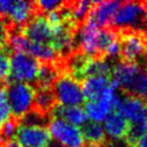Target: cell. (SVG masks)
<instances>
[{
	"mask_svg": "<svg viewBox=\"0 0 147 147\" xmlns=\"http://www.w3.org/2000/svg\"><path fill=\"white\" fill-rule=\"evenodd\" d=\"M127 95L137 96L147 101V69L146 68H142V70L136 78L131 87V91Z\"/></svg>",
	"mask_w": 147,
	"mask_h": 147,
	"instance_id": "ffe728a7",
	"label": "cell"
},
{
	"mask_svg": "<svg viewBox=\"0 0 147 147\" xmlns=\"http://www.w3.org/2000/svg\"><path fill=\"white\" fill-rule=\"evenodd\" d=\"M15 139L21 147H48L52 138L45 126L20 125Z\"/></svg>",
	"mask_w": 147,
	"mask_h": 147,
	"instance_id": "ba28073f",
	"label": "cell"
},
{
	"mask_svg": "<svg viewBox=\"0 0 147 147\" xmlns=\"http://www.w3.org/2000/svg\"><path fill=\"white\" fill-rule=\"evenodd\" d=\"M5 85L11 116L21 121L32 108L34 87L23 82H7Z\"/></svg>",
	"mask_w": 147,
	"mask_h": 147,
	"instance_id": "3957f363",
	"label": "cell"
},
{
	"mask_svg": "<svg viewBox=\"0 0 147 147\" xmlns=\"http://www.w3.org/2000/svg\"><path fill=\"white\" fill-rule=\"evenodd\" d=\"M63 1L57 0H41V1H34L36 10L38 15H47L48 13L57 9Z\"/></svg>",
	"mask_w": 147,
	"mask_h": 147,
	"instance_id": "603a6c76",
	"label": "cell"
},
{
	"mask_svg": "<svg viewBox=\"0 0 147 147\" xmlns=\"http://www.w3.org/2000/svg\"><path fill=\"white\" fill-rule=\"evenodd\" d=\"M7 48L0 49V80L6 83L10 75V59Z\"/></svg>",
	"mask_w": 147,
	"mask_h": 147,
	"instance_id": "7402d4cb",
	"label": "cell"
},
{
	"mask_svg": "<svg viewBox=\"0 0 147 147\" xmlns=\"http://www.w3.org/2000/svg\"><path fill=\"white\" fill-rule=\"evenodd\" d=\"M142 70V67L138 63H131V62H124L118 60L115 65H113V72H111V79L118 85V88L125 93L129 94L131 91V87Z\"/></svg>",
	"mask_w": 147,
	"mask_h": 147,
	"instance_id": "9c48e42d",
	"label": "cell"
},
{
	"mask_svg": "<svg viewBox=\"0 0 147 147\" xmlns=\"http://www.w3.org/2000/svg\"><path fill=\"white\" fill-rule=\"evenodd\" d=\"M22 31L26 39L36 44H48L52 45L54 33L45 15H37L29 21Z\"/></svg>",
	"mask_w": 147,
	"mask_h": 147,
	"instance_id": "52a82bcc",
	"label": "cell"
},
{
	"mask_svg": "<svg viewBox=\"0 0 147 147\" xmlns=\"http://www.w3.org/2000/svg\"><path fill=\"white\" fill-rule=\"evenodd\" d=\"M57 105L59 103L56 101L53 88L34 87V96H33L31 110L45 117L52 118V113Z\"/></svg>",
	"mask_w": 147,
	"mask_h": 147,
	"instance_id": "8fae6325",
	"label": "cell"
},
{
	"mask_svg": "<svg viewBox=\"0 0 147 147\" xmlns=\"http://www.w3.org/2000/svg\"><path fill=\"white\" fill-rule=\"evenodd\" d=\"M83 147H110V145L107 141V144H105V145H85Z\"/></svg>",
	"mask_w": 147,
	"mask_h": 147,
	"instance_id": "4316f807",
	"label": "cell"
},
{
	"mask_svg": "<svg viewBox=\"0 0 147 147\" xmlns=\"http://www.w3.org/2000/svg\"><path fill=\"white\" fill-rule=\"evenodd\" d=\"M2 86H5V83H3V82H1V80H0V88H1V87H2Z\"/></svg>",
	"mask_w": 147,
	"mask_h": 147,
	"instance_id": "f1b7e54d",
	"label": "cell"
},
{
	"mask_svg": "<svg viewBox=\"0 0 147 147\" xmlns=\"http://www.w3.org/2000/svg\"><path fill=\"white\" fill-rule=\"evenodd\" d=\"M80 85L84 98L87 101H96L110 87L111 77H105V76L86 77L80 83Z\"/></svg>",
	"mask_w": 147,
	"mask_h": 147,
	"instance_id": "7c38bea8",
	"label": "cell"
},
{
	"mask_svg": "<svg viewBox=\"0 0 147 147\" xmlns=\"http://www.w3.org/2000/svg\"><path fill=\"white\" fill-rule=\"evenodd\" d=\"M147 133V121L140 122H131L129 124L127 132L124 137L125 144L129 146H137L139 140Z\"/></svg>",
	"mask_w": 147,
	"mask_h": 147,
	"instance_id": "d6986e66",
	"label": "cell"
},
{
	"mask_svg": "<svg viewBox=\"0 0 147 147\" xmlns=\"http://www.w3.org/2000/svg\"><path fill=\"white\" fill-rule=\"evenodd\" d=\"M126 147H138V146H129V145H126Z\"/></svg>",
	"mask_w": 147,
	"mask_h": 147,
	"instance_id": "f546056e",
	"label": "cell"
},
{
	"mask_svg": "<svg viewBox=\"0 0 147 147\" xmlns=\"http://www.w3.org/2000/svg\"><path fill=\"white\" fill-rule=\"evenodd\" d=\"M11 117V110L7 98L6 85L0 88V127Z\"/></svg>",
	"mask_w": 147,
	"mask_h": 147,
	"instance_id": "44dd1931",
	"label": "cell"
},
{
	"mask_svg": "<svg viewBox=\"0 0 147 147\" xmlns=\"http://www.w3.org/2000/svg\"><path fill=\"white\" fill-rule=\"evenodd\" d=\"M145 106H146L145 100L123 93L122 102L117 111L121 113L127 121L140 122L145 119Z\"/></svg>",
	"mask_w": 147,
	"mask_h": 147,
	"instance_id": "4fadbf2b",
	"label": "cell"
},
{
	"mask_svg": "<svg viewBox=\"0 0 147 147\" xmlns=\"http://www.w3.org/2000/svg\"><path fill=\"white\" fill-rule=\"evenodd\" d=\"M93 3L94 1H90V0L71 1V9H70L71 21L77 28L82 26L87 21Z\"/></svg>",
	"mask_w": 147,
	"mask_h": 147,
	"instance_id": "ac0fdd59",
	"label": "cell"
},
{
	"mask_svg": "<svg viewBox=\"0 0 147 147\" xmlns=\"http://www.w3.org/2000/svg\"><path fill=\"white\" fill-rule=\"evenodd\" d=\"M7 23H8V18L0 16V49L6 48L7 46V36H8Z\"/></svg>",
	"mask_w": 147,
	"mask_h": 147,
	"instance_id": "cb8c5ba5",
	"label": "cell"
},
{
	"mask_svg": "<svg viewBox=\"0 0 147 147\" xmlns=\"http://www.w3.org/2000/svg\"><path fill=\"white\" fill-rule=\"evenodd\" d=\"M38 14L36 10L34 1L17 0V1H13V6L9 10L7 18L15 25L23 28L29 21H31Z\"/></svg>",
	"mask_w": 147,
	"mask_h": 147,
	"instance_id": "5bb4252c",
	"label": "cell"
},
{
	"mask_svg": "<svg viewBox=\"0 0 147 147\" xmlns=\"http://www.w3.org/2000/svg\"><path fill=\"white\" fill-rule=\"evenodd\" d=\"M137 145H138V147H147V133L139 140V142Z\"/></svg>",
	"mask_w": 147,
	"mask_h": 147,
	"instance_id": "484cf974",
	"label": "cell"
},
{
	"mask_svg": "<svg viewBox=\"0 0 147 147\" xmlns=\"http://www.w3.org/2000/svg\"><path fill=\"white\" fill-rule=\"evenodd\" d=\"M0 147H21V146L17 144V141H15V140H10V141H7V142L1 144Z\"/></svg>",
	"mask_w": 147,
	"mask_h": 147,
	"instance_id": "d4e9b609",
	"label": "cell"
},
{
	"mask_svg": "<svg viewBox=\"0 0 147 147\" xmlns=\"http://www.w3.org/2000/svg\"><path fill=\"white\" fill-rule=\"evenodd\" d=\"M122 1H94L87 21L95 24L99 29L109 28Z\"/></svg>",
	"mask_w": 147,
	"mask_h": 147,
	"instance_id": "30bf717a",
	"label": "cell"
},
{
	"mask_svg": "<svg viewBox=\"0 0 147 147\" xmlns=\"http://www.w3.org/2000/svg\"><path fill=\"white\" fill-rule=\"evenodd\" d=\"M80 132L86 145H105L108 141L107 133L100 123L88 121L82 125Z\"/></svg>",
	"mask_w": 147,
	"mask_h": 147,
	"instance_id": "e0dca14e",
	"label": "cell"
},
{
	"mask_svg": "<svg viewBox=\"0 0 147 147\" xmlns=\"http://www.w3.org/2000/svg\"><path fill=\"white\" fill-rule=\"evenodd\" d=\"M129 121L118 111H110L105 119L103 129L111 140L123 139L129 129Z\"/></svg>",
	"mask_w": 147,
	"mask_h": 147,
	"instance_id": "9a60e30c",
	"label": "cell"
},
{
	"mask_svg": "<svg viewBox=\"0 0 147 147\" xmlns=\"http://www.w3.org/2000/svg\"><path fill=\"white\" fill-rule=\"evenodd\" d=\"M38 70L39 61L32 55L24 52L13 53L10 57V75L7 82H23L33 85Z\"/></svg>",
	"mask_w": 147,
	"mask_h": 147,
	"instance_id": "277c9868",
	"label": "cell"
},
{
	"mask_svg": "<svg viewBox=\"0 0 147 147\" xmlns=\"http://www.w3.org/2000/svg\"><path fill=\"white\" fill-rule=\"evenodd\" d=\"M119 42V60L138 63L147 57V32L125 31L117 33Z\"/></svg>",
	"mask_w": 147,
	"mask_h": 147,
	"instance_id": "7a4b0ae2",
	"label": "cell"
},
{
	"mask_svg": "<svg viewBox=\"0 0 147 147\" xmlns=\"http://www.w3.org/2000/svg\"><path fill=\"white\" fill-rule=\"evenodd\" d=\"M52 118L62 119L71 125L78 126L87 122V115L82 107H64L57 105L52 113Z\"/></svg>",
	"mask_w": 147,
	"mask_h": 147,
	"instance_id": "2e32d148",
	"label": "cell"
},
{
	"mask_svg": "<svg viewBox=\"0 0 147 147\" xmlns=\"http://www.w3.org/2000/svg\"><path fill=\"white\" fill-rule=\"evenodd\" d=\"M145 119L147 121V102H146V106H145Z\"/></svg>",
	"mask_w": 147,
	"mask_h": 147,
	"instance_id": "83f0119b",
	"label": "cell"
},
{
	"mask_svg": "<svg viewBox=\"0 0 147 147\" xmlns=\"http://www.w3.org/2000/svg\"><path fill=\"white\" fill-rule=\"evenodd\" d=\"M53 91L57 103L64 107H79L85 99L80 83L65 72L56 79Z\"/></svg>",
	"mask_w": 147,
	"mask_h": 147,
	"instance_id": "5b68a950",
	"label": "cell"
},
{
	"mask_svg": "<svg viewBox=\"0 0 147 147\" xmlns=\"http://www.w3.org/2000/svg\"><path fill=\"white\" fill-rule=\"evenodd\" d=\"M109 28L116 33L125 31L147 32L146 1H122Z\"/></svg>",
	"mask_w": 147,
	"mask_h": 147,
	"instance_id": "6da1fadb",
	"label": "cell"
},
{
	"mask_svg": "<svg viewBox=\"0 0 147 147\" xmlns=\"http://www.w3.org/2000/svg\"><path fill=\"white\" fill-rule=\"evenodd\" d=\"M47 129L51 137H53V139L60 142L63 147H83L85 144L80 129L62 119L52 118Z\"/></svg>",
	"mask_w": 147,
	"mask_h": 147,
	"instance_id": "8992f818",
	"label": "cell"
}]
</instances>
